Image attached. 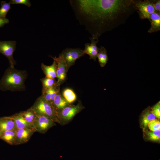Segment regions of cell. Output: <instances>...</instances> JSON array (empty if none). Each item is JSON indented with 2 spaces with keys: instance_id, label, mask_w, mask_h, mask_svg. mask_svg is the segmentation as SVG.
<instances>
[{
  "instance_id": "obj_1",
  "label": "cell",
  "mask_w": 160,
  "mask_h": 160,
  "mask_svg": "<svg viewBox=\"0 0 160 160\" xmlns=\"http://www.w3.org/2000/svg\"><path fill=\"white\" fill-rule=\"evenodd\" d=\"M136 0H71L76 18L92 39L124 24L137 11Z\"/></svg>"
},
{
  "instance_id": "obj_2",
  "label": "cell",
  "mask_w": 160,
  "mask_h": 160,
  "mask_svg": "<svg viewBox=\"0 0 160 160\" xmlns=\"http://www.w3.org/2000/svg\"><path fill=\"white\" fill-rule=\"evenodd\" d=\"M26 71L19 70L10 66L5 71L0 81V89L4 91H23L25 89Z\"/></svg>"
},
{
  "instance_id": "obj_3",
  "label": "cell",
  "mask_w": 160,
  "mask_h": 160,
  "mask_svg": "<svg viewBox=\"0 0 160 160\" xmlns=\"http://www.w3.org/2000/svg\"><path fill=\"white\" fill-rule=\"evenodd\" d=\"M31 108L37 116L49 117L56 123H59L57 113L52 104L46 100L41 95L37 99Z\"/></svg>"
},
{
  "instance_id": "obj_4",
  "label": "cell",
  "mask_w": 160,
  "mask_h": 160,
  "mask_svg": "<svg viewBox=\"0 0 160 160\" xmlns=\"http://www.w3.org/2000/svg\"><path fill=\"white\" fill-rule=\"evenodd\" d=\"M84 108L80 100L76 105L69 104L57 113L59 124L62 126L68 124L76 114Z\"/></svg>"
},
{
  "instance_id": "obj_5",
  "label": "cell",
  "mask_w": 160,
  "mask_h": 160,
  "mask_svg": "<svg viewBox=\"0 0 160 160\" xmlns=\"http://www.w3.org/2000/svg\"><path fill=\"white\" fill-rule=\"evenodd\" d=\"M84 54L83 50L79 48H67L64 49L59 55L64 60L68 69L75 63L76 61L83 56Z\"/></svg>"
},
{
  "instance_id": "obj_6",
  "label": "cell",
  "mask_w": 160,
  "mask_h": 160,
  "mask_svg": "<svg viewBox=\"0 0 160 160\" xmlns=\"http://www.w3.org/2000/svg\"><path fill=\"white\" fill-rule=\"evenodd\" d=\"M16 41H0V53L8 59L10 67L15 68L16 61L13 57V54L16 48Z\"/></svg>"
},
{
  "instance_id": "obj_7",
  "label": "cell",
  "mask_w": 160,
  "mask_h": 160,
  "mask_svg": "<svg viewBox=\"0 0 160 160\" xmlns=\"http://www.w3.org/2000/svg\"><path fill=\"white\" fill-rule=\"evenodd\" d=\"M56 122L49 117L44 116H37L33 123L36 132L45 133L50 129L56 125Z\"/></svg>"
},
{
  "instance_id": "obj_8",
  "label": "cell",
  "mask_w": 160,
  "mask_h": 160,
  "mask_svg": "<svg viewBox=\"0 0 160 160\" xmlns=\"http://www.w3.org/2000/svg\"><path fill=\"white\" fill-rule=\"evenodd\" d=\"M135 7L142 20L148 19L151 15L156 12L151 1L137 0Z\"/></svg>"
},
{
  "instance_id": "obj_9",
  "label": "cell",
  "mask_w": 160,
  "mask_h": 160,
  "mask_svg": "<svg viewBox=\"0 0 160 160\" xmlns=\"http://www.w3.org/2000/svg\"><path fill=\"white\" fill-rule=\"evenodd\" d=\"M56 63L57 82L59 86L65 82L66 79L67 73L68 71L63 59L60 56L57 57L50 56Z\"/></svg>"
},
{
  "instance_id": "obj_10",
  "label": "cell",
  "mask_w": 160,
  "mask_h": 160,
  "mask_svg": "<svg viewBox=\"0 0 160 160\" xmlns=\"http://www.w3.org/2000/svg\"><path fill=\"white\" fill-rule=\"evenodd\" d=\"M36 132L34 129H17L16 130L15 145H18L27 143Z\"/></svg>"
},
{
  "instance_id": "obj_11",
  "label": "cell",
  "mask_w": 160,
  "mask_h": 160,
  "mask_svg": "<svg viewBox=\"0 0 160 160\" xmlns=\"http://www.w3.org/2000/svg\"><path fill=\"white\" fill-rule=\"evenodd\" d=\"M89 39L91 41V43H86L83 50L85 54H87L89 56V59H93L96 61L100 49L97 45L99 40L94 39L91 37H89Z\"/></svg>"
},
{
  "instance_id": "obj_12",
  "label": "cell",
  "mask_w": 160,
  "mask_h": 160,
  "mask_svg": "<svg viewBox=\"0 0 160 160\" xmlns=\"http://www.w3.org/2000/svg\"><path fill=\"white\" fill-rule=\"evenodd\" d=\"M10 116L14 120L17 129L32 128L35 129L33 123L26 121L19 113H15Z\"/></svg>"
},
{
  "instance_id": "obj_13",
  "label": "cell",
  "mask_w": 160,
  "mask_h": 160,
  "mask_svg": "<svg viewBox=\"0 0 160 160\" xmlns=\"http://www.w3.org/2000/svg\"><path fill=\"white\" fill-rule=\"evenodd\" d=\"M17 129L15 122L10 116L0 117L1 133L5 131Z\"/></svg>"
},
{
  "instance_id": "obj_14",
  "label": "cell",
  "mask_w": 160,
  "mask_h": 160,
  "mask_svg": "<svg viewBox=\"0 0 160 160\" xmlns=\"http://www.w3.org/2000/svg\"><path fill=\"white\" fill-rule=\"evenodd\" d=\"M148 19L151 23L148 33H152L160 30V13L155 12L150 15Z\"/></svg>"
},
{
  "instance_id": "obj_15",
  "label": "cell",
  "mask_w": 160,
  "mask_h": 160,
  "mask_svg": "<svg viewBox=\"0 0 160 160\" xmlns=\"http://www.w3.org/2000/svg\"><path fill=\"white\" fill-rule=\"evenodd\" d=\"M69 104L64 99L59 91L56 95L52 104L56 113L69 105Z\"/></svg>"
},
{
  "instance_id": "obj_16",
  "label": "cell",
  "mask_w": 160,
  "mask_h": 160,
  "mask_svg": "<svg viewBox=\"0 0 160 160\" xmlns=\"http://www.w3.org/2000/svg\"><path fill=\"white\" fill-rule=\"evenodd\" d=\"M60 91V86L57 85L53 87L42 90L41 96L47 101L52 104L56 95Z\"/></svg>"
},
{
  "instance_id": "obj_17",
  "label": "cell",
  "mask_w": 160,
  "mask_h": 160,
  "mask_svg": "<svg viewBox=\"0 0 160 160\" xmlns=\"http://www.w3.org/2000/svg\"><path fill=\"white\" fill-rule=\"evenodd\" d=\"M41 67L46 76L45 77L52 79L57 78L56 63L54 60L52 64L49 66L46 65L42 63Z\"/></svg>"
},
{
  "instance_id": "obj_18",
  "label": "cell",
  "mask_w": 160,
  "mask_h": 160,
  "mask_svg": "<svg viewBox=\"0 0 160 160\" xmlns=\"http://www.w3.org/2000/svg\"><path fill=\"white\" fill-rule=\"evenodd\" d=\"M16 130H7L1 132L0 139L10 145H15Z\"/></svg>"
},
{
  "instance_id": "obj_19",
  "label": "cell",
  "mask_w": 160,
  "mask_h": 160,
  "mask_svg": "<svg viewBox=\"0 0 160 160\" xmlns=\"http://www.w3.org/2000/svg\"><path fill=\"white\" fill-rule=\"evenodd\" d=\"M156 118L150 108H147L144 111L142 115L141 121L144 129L146 128L150 122Z\"/></svg>"
},
{
  "instance_id": "obj_20",
  "label": "cell",
  "mask_w": 160,
  "mask_h": 160,
  "mask_svg": "<svg viewBox=\"0 0 160 160\" xmlns=\"http://www.w3.org/2000/svg\"><path fill=\"white\" fill-rule=\"evenodd\" d=\"M97 58L100 66L101 67H104L108 60L107 51L104 47L102 46L100 47Z\"/></svg>"
},
{
  "instance_id": "obj_21",
  "label": "cell",
  "mask_w": 160,
  "mask_h": 160,
  "mask_svg": "<svg viewBox=\"0 0 160 160\" xmlns=\"http://www.w3.org/2000/svg\"><path fill=\"white\" fill-rule=\"evenodd\" d=\"M22 116L27 121L33 123L36 119L37 116L31 107L27 110L19 112Z\"/></svg>"
},
{
  "instance_id": "obj_22",
  "label": "cell",
  "mask_w": 160,
  "mask_h": 160,
  "mask_svg": "<svg viewBox=\"0 0 160 160\" xmlns=\"http://www.w3.org/2000/svg\"><path fill=\"white\" fill-rule=\"evenodd\" d=\"M63 96L70 104L74 102L76 99V96L73 91L70 88L65 89L62 92Z\"/></svg>"
},
{
  "instance_id": "obj_23",
  "label": "cell",
  "mask_w": 160,
  "mask_h": 160,
  "mask_svg": "<svg viewBox=\"0 0 160 160\" xmlns=\"http://www.w3.org/2000/svg\"><path fill=\"white\" fill-rule=\"evenodd\" d=\"M40 80L42 85V90L50 88L58 85L55 79L45 77Z\"/></svg>"
},
{
  "instance_id": "obj_24",
  "label": "cell",
  "mask_w": 160,
  "mask_h": 160,
  "mask_svg": "<svg viewBox=\"0 0 160 160\" xmlns=\"http://www.w3.org/2000/svg\"><path fill=\"white\" fill-rule=\"evenodd\" d=\"M147 137L150 140L157 142L160 140V129L146 132Z\"/></svg>"
},
{
  "instance_id": "obj_25",
  "label": "cell",
  "mask_w": 160,
  "mask_h": 160,
  "mask_svg": "<svg viewBox=\"0 0 160 160\" xmlns=\"http://www.w3.org/2000/svg\"><path fill=\"white\" fill-rule=\"evenodd\" d=\"M1 5L0 8V18H5L7 14L11 9L10 4L5 1H2L1 2Z\"/></svg>"
},
{
  "instance_id": "obj_26",
  "label": "cell",
  "mask_w": 160,
  "mask_h": 160,
  "mask_svg": "<svg viewBox=\"0 0 160 160\" xmlns=\"http://www.w3.org/2000/svg\"><path fill=\"white\" fill-rule=\"evenodd\" d=\"M148 126L151 131L160 129V122L159 120L155 119L150 122Z\"/></svg>"
},
{
  "instance_id": "obj_27",
  "label": "cell",
  "mask_w": 160,
  "mask_h": 160,
  "mask_svg": "<svg viewBox=\"0 0 160 160\" xmlns=\"http://www.w3.org/2000/svg\"><path fill=\"white\" fill-rule=\"evenodd\" d=\"M151 111L156 117L160 119V102L159 101L151 108Z\"/></svg>"
},
{
  "instance_id": "obj_28",
  "label": "cell",
  "mask_w": 160,
  "mask_h": 160,
  "mask_svg": "<svg viewBox=\"0 0 160 160\" xmlns=\"http://www.w3.org/2000/svg\"><path fill=\"white\" fill-rule=\"evenodd\" d=\"M9 3L11 4H23L28 7H30L31 6V3L29 0H11Z\"/></svg>"
},
{
  "instance_id": "obj_29",
  "label": "cell",
  "mask_w": 160,
  "mask_h": 160,
  "mask_svg": "<svg viewBox=\"0 0 160 160\" xmlns=\"http://www.w3.org/2000/svg\"><path fill=\"white\" fill-rule=\"evenodd\" d=\"M151 1L156 12L160 13V0L156 1L154 2V1Z\"/></svg>"
},
{
  "instance_id": "obj_30",
  "label": "cell",
  "mask_w": 160,
  "mask_h": 160,
  "mask_svg": "<svg viewBox=\"0 0 160 160\" xmlns=\"http://www.w3.org/2000/svg\"><path fill=\"white\" fill-rule=\"evenodd\" d=\"M9 22V20L7 18H0V28L3 27L5 24L8 23Z\"/></svg>"
},
{
  "instance_id": "obj_31",
  "label": "cell",
  "mask_w": 160,
  "mask_h": 160,
  "mask_svg": "<svg viewBox=\"0 0 160 160\" xmlns=\"http://www.w3.org/2000/svg\"><path fill=\"white\" fill-rule=\"evenodd\" d=\"M0 133H1V131H0Z\"/></svg>"
}]
</instances>
